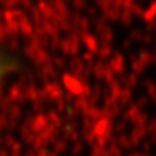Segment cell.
Instances as JSON below:
<instances>
[{
  "label": "cell",
  "instance_id": "6da1fadb",
  "mask_svg": "<svg viewBox=\"0 0 156 156\" xmlns=\"http://www.w3.org/2000/svg\"><path fill=\"white\" fill-rule=\"evenodd\" d=\"M12 65H13V62L11 60V57L0 55V81H2L3 77L12 69Z\"/></svg>",
  "mask_w": 156,
  "mask_h": 156
}]
</instances>
